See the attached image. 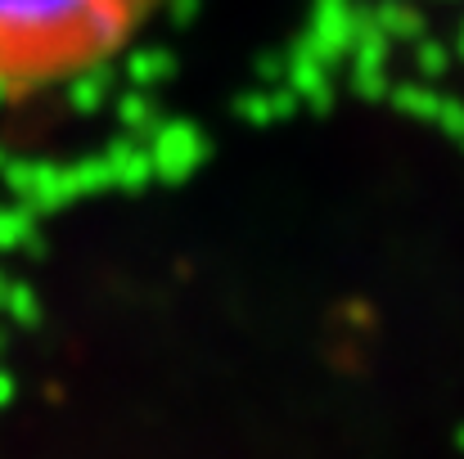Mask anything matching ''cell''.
Segmentation results:
<instances>
[{"label":"cell","mask_w":464,"mask_h":459,"mask_svg":"<svg viewBox=\"0 0 464 459\" xmlns=\"http://www.w3.org/2000/svg\"><path fill=\"white\" fill-rule=\"evenodd\" d=\"M162 0H0V91H41L118 54Z\"/></svg>","instance_id":"6da1fadb"}]
</instances>
